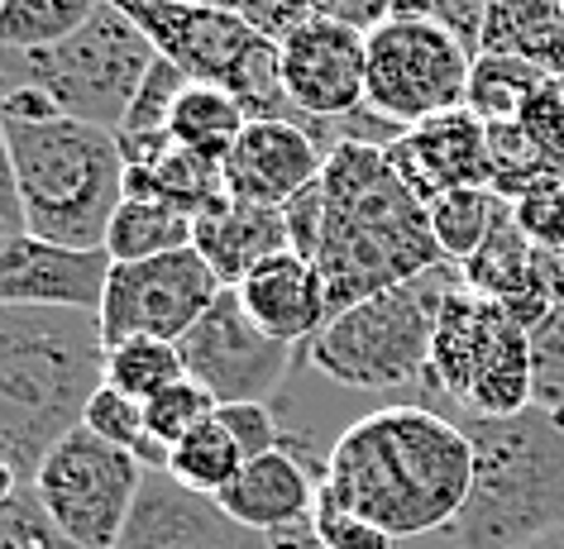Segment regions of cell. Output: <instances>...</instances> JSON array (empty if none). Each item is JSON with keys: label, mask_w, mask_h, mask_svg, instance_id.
<instances>
[{"label": "cell", "mask_w": 564, "mask_h": 549, "mask_svg": "<svg viewBox=\"0 0 564 549\" xmlns=\"http://www.w3.org/2000/svg\"><path fill=\"white\" fill-rule=\"evenodd\" d=\"M474 449L455 416L426 402H392L335 435L321 497L364 516L392 540L449 530L469 502Z\"/></svg>", "instance_id": "obj_1"}, {"label": "cell", "mask_w": 564, "mask_h": 549, "mask_svg": "<svg viewBox=\"0 0 564 549\" xmlns=\"http://www.w3.org/2000/svg\"><path fill=\"white\" fill-rule=\"evenodd\" d=\"M321 196H326V234L316 249V267L330 316L445 263L426 206L392 173L388 149H335L321 173Z\"/></svg>", "instance_id": "obj_2"}, {"label": "cell", "mask_w": 564, "mask_h": 549, "mask_svg": "<svg viewBox=\"0 0 564 549\" xmlns=\"http://www.w3.org/2000/svg\"><path fill=\"white\" fill-rule=\"evenodd\" d=\"M106 387V340L91 311H0V449L34 483Z\"/></svg>", "instance_id": "obj_3"}, {"label": "cell", "mask_w": 564, "mask_h": 549, "mask_svg": "<svg viewBox=\"0 0 564 549\" xmlns=\"http://www.w3.org/2000/svg\"><path fill=\"white\" fill-rule=\"evenodd\" d=\"M474 449V483L455 549H521L564 530V420L541 406L517 416H455Z\"/></svg>", "instance_id": "obj_4"}, {"label": "cell", "mask_w": 564, "mask_h": 549, "mask_svg": "<svg viewBox=\"0 0 564 549\" xmlns=\"http://www.w3.org/2000/svg\"><path fill=\"white\" fill-rule=\"evenodd\" d=\"M24 230L67 249H106L110 216L124 201V158L110 130L44 116H0Z\"/></svg>", "instance_id": "obj_5"}, {"label": "cell", "mask_w": 564, "mask_h": 549, "mask_svg": "<svg viewBox=\"0 0 564 549\" xmlns=\"http://www.w3.org/2000/svg\"><path fill=\"white\" fill-rule=\"evenodd\" d=\"M464 287L455 263H435L406 283L330 316L326 330L306 344L302 363L349 392L421 387L445 301Z\"/></svg>", "instance_id": "obj_6"}, {"label": "cell", "mask_w": 564, "mask_h": 549, "mask_svg": "<svg viewBox=\"0 0 564 549\" xmlns=\"http://www.w3.org/2000/svg\"><path fill=\"white\" fill-rule=\"evenodd\" d=\"M130 15L159 58H167L192 87L230 91L249 120H297L278 77V44L263 39L245 15L196 0H106Z\"/></svg>", "instance_id": "obj_7"}, {"label": "cell", "mask_w": 564, "mask_h": 549, "mask_svg": "<svg viewBox=\"0 0 564 549\" xmlns=\"http://www.w3.org/2000/svg\"><path fill=\"white\" fill-rule=\"evenodd\" d=\"M153 58L159 53H153L144 30L101 0L96 20L67 44L48 53H0V96L30 87L53 101L58 116L116 134L134 91L144 87Z\"/></svg>", "instance_id": "obj_8"}, {"label": "cell", "mask_w": 564, "mask_h": 549, "mask_svg": "<svg viewBox=\"0 0 564 549\" xmlns=\"http://www.w3.org/2000/svg\"><path fill=\"white\" fill-rule=\"evenodd\" d=\"M469 73H474V53L445 24L392 15L378 30H369L364 106L373 116L412 130V124L459 110L464 96H469Z\"/></svg>", "instance_id": "obj_9"}, {"label": "cell", "mask_w": 564, "mask_h": 549, "mask_svg": "<svg viewBox=\"0 0 564 549\" xmlns=\"http://www.w3.org/2000/svg\"><path fill=\"white\" fill-rule=\"evenodd\" d=\"M144 477L149 469L134 454L77 426L39 463L34 492L77 549H120L134 520L139 492H144Z\"/></svg>", "instance_id": "obj_10"}, {"label": "cell", "mask_w": 564, "mask_h": 549, "mask_svg": "<svg viewBox=\"0 0 564 549\" xmlns=\"http://www.w3.org/2000/svg\"><path fill=\"white\" fill-rule=\"evenodd\" d=\"M225 283L206 267L196 249H177L167 259L149 263H116L101 301V340L124 344V340H167L182 344L196 320L220 301Z\"/></svg>", "instance_id": "obj_11"}, {"label": "cell", "mask_w": 564, "mask_h": 549, "mask_svg": "<svg viewBox=\"0 0 564 549\" xmlns=\"http://www.w3.org/2000/svg\"><path fill=\"white\" fill-rule=\"evenodd\" d=\"M177 349H182V363H187V377H196L220 406L273 402L302 363L297 344L273 340V334H263L245 316L235 287L220 292V301L182 334Z\"/></svg>", "instance_id": "obj_12"}, {"label": "cell", "mask_w": 564, "mask_h": 549, "mask_svg": "<svg viewBox=\"0 0 564 549\" xmlns=\"http://www.w3.org/2000/svg\"><path fill=\"white\" fill-rule=\"evenodd\" d=\"M278 77L292 110L312 130L316 120H340L364 110L369 77V34L340 20L312 15L288 39H278Z\"/></svg>", "instance_id": "obj_13"}, {"label": "cell", "mask_w": 564, "mask_h": 549, "mask_svg": "<svg viewBox=\"0 0 564 549\" xmlns=\"http://www.w3.org/2000/svg\"><path fill=\"white\" fill-rule=\"evenodd\" d=\"M106 249H67L30 230L0 239V311L30 306V311H91L101 316L110 283Z\"/></svg>", "instance_id": "obj_14"}, {"label": "cell", "mask_w": 564, "mask_h": 549, "mask_svg": "<svg viewBox=\"0 0 564 549\" xmlns=\"http://www.w3.org/2000/svg\"><path fill=\"white\" fill-rule=\"evenodd\" d=\"M120 549H316V535L312 526L292 535H253L235 526L210 497L177 487L167 473H149Z\"/></svg>", "instance_id": "obj_15"}, {"label": "cell", "mask_w": 564, "mask_h": 549, "mask_svg": "<svg viewBox=\"0 0 564 549\" xmlns=\"http://www.w3.org/2000/svg\"><path fill=\"white\" fill-rule=\"evenodd\" d=\"M388 163L421 206H431L435 196H445V191L492 187L488 124L464 106L449 110V116H435L426 124L402 130L398 144H388Z\"/></svg>", "instance_id": "obj_16"}, {"label": "cell", "mask_w": 564, "mask_h": 549, "mask_svg": "<svg viewBox=\"0 0 564 549\" xmlns=\"http://www.w3.org/2000/svg\"><path fill=\"white\" fill-rule=\"evenodd\" d=\"M326 173V149L297 120H249L235 153L225 158V187L235 201L288 206Z\"/></svg>", "instance_id": "obj_17"}, {"label": "cell", "mask_w": 564, "mask_h": 549, "mask_svg": "<svg viewBox=\"0 0 564 549\" xmlns=\"http://www.w3.org/2000/svg\"><path fill=\"white\" fill-rule=\"evenodd\" d=\"M235 297L263 334L297 349L312 344L330 320V297H326V283H321V267L292 249L273 253L268 263L253 267L245 283L235 287Z\"/></svg>", "instance_id": "obj_18"}, {"label": "cell", "mask_w": 564, "mask_h": 549, "mask_svg": "<svg viewBox=\"0 0 564 549\" xmlns=\"http://www.w3.org/2000/svg\"><path fill=\"white\" fill-rule=\"evenodd\" d=\"M316 492L321 477L312 473V463L292 449H278V454L249 459L235 483L216 497V506L253 535H292L312 526Z\"/></svg>", "instance_id": "obj_19"}, {"label": "cell", "mask_w": 564, "mask_h": 549, "mask_svg": "<svg viewBox=\"0 0 564 549\" xmlns=\"http://www.w3.org/2000/svg\"><path fill=\"white\" fill-rule=\"evenodd\" d=\"M498 320H502V306L478 297V292H469V287H459L455 297L445 301L441 320H435L426 377H421V397L441 402L445 416H455L464 406V397H469L474 369H478V359H484Z\"/></svg>", "instance_id": "obj_20"}, {"label": "cell", "mask_w": 564, "mask_h": 549, "mask_svg": "<svg viewBox=\"0 0 564 549\" xmlns=\"http://www.w3.org/2000/svg\"><path fill=\"white\" fill-rule=\"evenodd\" d=\"M192 249L206 259V267L220 277L225 287H239L259 263L273 253L292 249L288 216L282 206H259V201H225L192 224Z\"/></svg>", "instance_id": "obj_21"}, {"label": "cell", "mask_w": 564, "mask_h": 549, "mask_svg": "<svg viewBox=\"0 0 564 549\" xmlns=\"http://www.w3.org/2000/svg\"><path fill=\"white\" fill-rule=\"evenodd\" d=\"M478 53L521 58L541 73H564V0H488Z\"/></svg>", "instance_id": "obj_22"}, {"label": "cell", "mask_w": 564, "mask_h": 549, "mask_svg": "<svg viewBox=\"0 0 564 549\" xmlns=\"http://www.w3.org/2000/svg\"><path fill=\"white\" fill-rule=\"evenodd\" d=\"M531 406V330L502 311L455 416H517Z\"/></svg>", "instance_id": "obj_23"}, {"label": "cell", "mask_w": 564, "mask_h": 549, "mask_svg": "<svg viewBox=\"0 0 564 549\" xmlns=\"http://www.w3.org/2000/svg\"><path fill=\"white\" fill-rule=\"evenodd\" d=\"M192 216H182L177 206L163 201H130L124 196L120 210L110 216L106 230V253L110 263H149L167 259L177 249H192Z\"/></svg>", "instance_id": "obj_24"}, {"label": "cell", "mask_w": 564, "mask_h": 549, "mask_svg": "<svg viewBox=\"0 0 564 549\" xmlns=\"http://www.w3.org/2000/svg\"><path fill=\"white\" fill-rule=\"evenodd\" d=\"M245 130H249V110L230 91H216V87H187L173 110V124H167L177 149H192L220 167L235 153Z\"/></svg>", "instance_id": "obj_25"}, {"label": "cell", "mask_w": 564, "mask_h": 549, "mask_svg": "<svg viewBox=\"0 0 564 549\" xmlns=\"http://www.w3.org/2000/svg\"><path fill=\"white\" fill-rule=\"evenodd\" d=\"M550 81V73L521 63V58H502V53H478L474 73H469V96H464V110H474L478 120L488 124H517L531 110V101L541 96V87Z\"/></svg>", "instance_id": "obj_26"}, {"label": "cell", "mask_w": 564, "mask_h": 549, "mask_svg": "<svg viewBox=\"0 0 564 549\" xmlns=\"http://www.w3.org/2000/svg\"><path fill=\"white\" fill-rule=\"evenodd\" d=\"M101 0H0V53H48L96 20Z\"/></svg>", "instance_id": "obj_27"}, {"label": "cell", "mask_w": 564, "mask_h": 549, "mask_svg": "<svg viewBox=\"0 0 564 549\" xmlns=\"http://www.w3.org/2000/svg\"><path fill=\"white\" fill-rule=\"evenodd\" d=\"M507 206L492 187H464V191H445L435 196V201L426 206L431 216V234L435 244H441L445 263H469L478 249H484V239L492 234V224H498L507 216Z\"/></svg>", "instance_id": "obj_28"}, {"label": "cell", "mask_w": 564, "mask_h": 549, "mask_svg": "<svg viewBox=\"0 0 564 549\" xmlns=\"http://www.w3.org/2000/svg\"><path fill=\"white\" fill-rule=\"evenodd\" d=\"M239 469H245V454H239V444L230 440V430L210 416L206 426H196L187 440H177L173 449H167V469L163 473L173 477L177 487H187V492H196V497L216 502L220 492L239 477Z\"/></svg>", "instance_id": "obj_29"}, {"label": "cell", "mask_w": 564, "mask_h": 549, "mask_svg": "<svg viewBox=\"0 0 564 549\" xmlns=\"http://www.w3.org/2000/svg\"><path fill=\"white\" fill-rule=\"evenodd\" d=\"M182 377H187V363H182V349L167 340H124L106 349V387L134 402H153Z\"/></svg>", "instance_id": "obj_30"}, {"label": "cell", "mask_w": 564, "mask_h": 549, "mask_svg": "<svg viewBox=\"0 0 564 549\" xmlns=\"http://www.w3.org/2000/svg\"><path fill=\"white\" fill-rule=\"evenodd\" d=\"M82 426H87L96 440H106V444L124 449V454H134L149 473H163L167 469V449L149 435L144 402L124 397V392H116V387H101L87 402V416H82Z\"/></svg>", "instance_id": "obj_31"}, {"label": "cell", "mask_w": 564, "mask_h": 549, "mask_svg": "<svg viewBox=\"0 0 564 549\" xmlns=\"http://www.w3.org/2000/svg\"><path fill=\"white\" fill-rule=\"evenodd\" d=\"M488 158H492V191L502 201H517L531 187H541L550 177H564V167H555V158L535 144L527 124H492L488 130Z\"/></svg>", "instance_id": "obj_32"}, {"label": "cell", "mask_w": 564, "mask_h": 549, "mask_svg": "<svg viewBox=\"0 0 564 549\" xmlns=\"http://www.w3.org/2000/svg\"><path fill=\"white\" fill-rule=\"evenodd\" d=\"M187 87H192V81L182 77L173 63L153 58L144 87L134 91V101H130V110H124L116 139H159V134H167L173 110H177V101H182V91H187Z\"/></svg>", "instance_id": "obj_33"}, {"label": "cell", "mask_w": 564, "mask_h": 549, "mask_svg": "<svg viewBox=\"0 0 564 549\" xmlns=\"http://www.w3.org/2000/svg\"><path fill=\"white\" fill-rule=\"evenodd\" d=\"M220 411V402L196 383V377H182L167 392H159L153 402H144V420H149V435L159 440L163 449H173L177 440H187L196 426H206L210 416Z\"/></svg>", "instance_id": "obj_34"}, {"label": "cell", "mask_w": 564, "mask_h": 549, "mask_svg": "<svg viewBox=\"0 0 564 549\" xmlns=\"http://www.w3.org/2000/svg\"><path fill=\"white\" fill-rule=\"evenodd\" d=\"M531 406L564 420V306L531 330Z\"/></svg>", "instance_id": "obj_35"}, {"label": "cell", "mask_w": 564, "mask_h": 549, "mask_svg": "<svg viewBox=\"0 0 564 549\" xmlns=\"http://www.w3.org/2000/svg\"><path fill=\"white\" fill-rule=\"evenodd\" d=\"M0 549H77L63 535V526L48 516V506L39 502L34 483H24L15 497L0 506Z\"/></svg>", "instance_id": "obj_36"}, {"label": "cell", "mask_w": 564, "mask_h": 549, "mask_svg": "<svg viewBox=\"0 0 564 549\" xmlns=\"http://www.w3.org/2000/svg\"><path fill=\"white\" fill-rule=\"evenodd\" d=\"M512 220L541 253L564 249V177H550L541 187H531L527 196H517Z\"/></svg>", "instance_id": "obj_37"}, {"label": "cell", "mask_w": 564, "mask_h": 549, "mask_svg": "<svg viewBox=\"0 0 564 549\" xmlns=\"http://www.w3.org/2000/svg\"><path fill=\"white\" fill-rule=\"evenodd\" d=\"M216 420L230 430V440L239 444V454L249 459H263V454H278L282 449V416L273 411L268 402H235V406H220Z\"/></svg>", "instance_id": "obj_38"}, {"label": "cell", "mask_w": 564, "mask_h": 549, "mask_svg": "<svg viewBox=\"0 0 564 549\" xmlns=\"http://www.w3.org/2000/svg\"><path fill=\"white\" fill-rule=\"evenodd\" d=\"M312 535H316V549H392L398 545L392 535L369 526L355 512H345V506L326 502L321 492H316V512H312Z\"/></svg>", "instance_id": "obj_39"}, {"label": "cell", "mask_w": 564, "mask_h": 549, "mask_svg": "<svg viewBox=\"0 0 564 549\" xmlns=\"http://www.w3.org/2000/svg\"><path fill=\"white\" fill-rule=\"evenodd\" d=\"M521 124H527L535 144L555 158V167H564V73L545 81L541 96L531 101V110L521 116Z\"/></svg>", "instance_id": "obj_40"}, {"label": "cell", "mask_w": 564, "mask_h": 549, "mask_svg": "<svg viewBox=\"0 0 564 549\" xmlns=\"http://www.w3.org/2000/svg\"><path fill=\"white\" fill-rule=\"evenodd\" d=\"M288 216V234H292V253L316 263V249H321V234H326V196H321V182H312L302 196H292L282 206Z\"/></svg>", "instance_id": "obj_41"}, {"label": "cell", "mask_w": 564, "mask_h": 549, "mask_svg": "<svg viewBox=\"0 0 564 549\" xmlns=\"http://www.w3.org/2000/svg\"><path fill=\"white\" fill-rule=\"evenodd\" d=\"M239 15H245L263 39L278 44V39H288L297 24H306L316 15V0H245Z\"/></svg>", "instance_id": "obj_42"}, {"label": "cell", "mask_w": 564, "mask_h": 549, "mask_svg": "<svg viewBox=\"0 0 564 549\" xmlns=\"http://www.w3.org/2000/svg\"><path fill=\"white\" fill-rule=\"evenodd\" d=\"M431 20L445 24V30L478 58V44H484V20H488V0H431Z\"/></svg>", "instance_id": "obj_43"}, {"label": "cell", "mask_w": 564, "mask_h": 549, "mask_svg": "<svg viewBox=\"0 0 564 549\" xmlns=\"http://www.w3.org/2000/svg\"><path fill=\"white\" fill-rule=\"evenodd\" d=\"M392 6H398V0H316V15L340 20V24H349V30L369 34L383 20H392Z\"/></svg>", "instance_id": "obj_44"}, {"label": "cell", "mask_w": 564, "mask_h": 549, "mask_svg": "<svg viewBox=\"0 0 564 549\" xmlns=\"http://www.w3.org/2000/svg\"><path fill=\"white\" fill-rule=\"evenodd\" d=\"M24 230V210H20V191H15V173H10V149H6V130H0V239Z\"/></svg>", "instance_id": "obj_45"}, {"label": "cell", "mask_w": 564, "mask_h": 549, "mask_svg": "<svg viewBox=\"0 0 564 549\" xmlns=\"http://www.w3.org/2000/svg\"><path fill=\"white\" fill-rule=\"evenodd\" d=\"M541 273H545L550 292H555V301L564 306V249H550V253H541Z\"/></svg>", "instance_id": "obj_46"}, {"label": "cell", "mask_w": 564, "mask_h": 549, "mask_svg": "<svg viewBox=\"0 0 564 549\" xmlns=\"http://www.w3.org/2000/svg\"><path fill=\"white\" fill-rule=\"evenodd\" d=\"M20 487H24L20 469H15V463H10V454H6V449H0V506H6L10 497H15Z\"/></svg>", "instance_id": "obj_47"}, {"label": "cell", "mask_w": 564, "mask_h": 549, "mask_svg": "<svg viewBox=\"0 0 564 549\" xmlns=\"http://www.w3.org/2000/svg\"><path fill=\"white\" fill-rule=\"evenodd\" d=\"M521 549H564V530L545 535V540H535V545H521Z\"/></svg>", "instance_id": "obj_48"}, {"label": "cell", "mask_w": 564, "mask_h": 549, "mask_svg": "<svg viewBox=\"0 0 564 549\" xmlns=\"http://www.w3.org/2000/svg\"><path fill=\"white\" fill-rule=\"evenodd\" d=\"M196 6H216V10H235V15H239V6H245V0H196Z\"/></svg>", "instance_id": "obj_49"}]
</instances>
